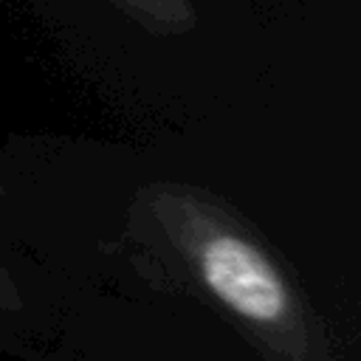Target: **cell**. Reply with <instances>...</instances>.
I'll use <instances>...</instances> for the list:
<instances>
[{"instance_id":"6da1fadb","label":"cell","mask_w":361,"mask_h":361,"mask_svg":"<svg viewBox=\"0 0 361 361\" xmlns=\"http://www.w3.org/2000/svg\"><path fill=\"white\" fill-rule=\"evenodd\" d=\"M127 245L149 285L214 310L262 361H341L293 271L217 195L183 180L144 186L130 206Z\"/></svg>"},{"instance_id":"7a4b0ae2","label":"cell","mask_w":361,"mask_h":361,"mask_svg":"<svg viewBox=\"0 0 361 361\" xmlns=\"http://www.w3.org/2000/svg\"><path fill=\"white\" fill-rule=\"evenodd\" d=\"M149 34L178 37L197 25L195 0H104Z\"/></svg>"},{"instance_id":"3957f363","label":"cell","mask_w":361,"mask_h":361,"mask_svg":"<svg viewBox=\"0 0 361 361\" xmlns=\"http://www.w3.org/2000/svg\"><path fill=\"white\" fill-rule=\"evenodd\" d=\"M23 305H25V299H23L20 285L14 282V276L8 274V268L0 262V310L17 313V310H23Z\"/></svg>"}]
</instances>
